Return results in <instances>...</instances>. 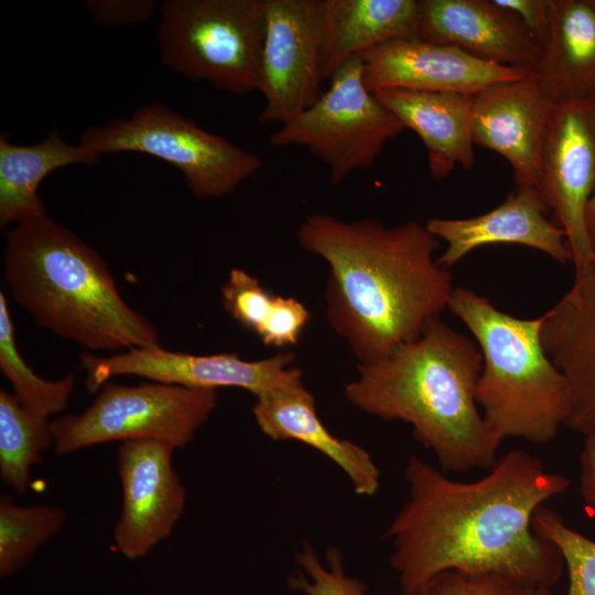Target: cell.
<instances>
[{
    "mask_svg": "<svg viewBox=\"0 0 595 595\" xmlns=\"http://www.w3.org/2000/svg\"><path fill=\"white\" fill-rule=\"evenodd\" d=\"M225 311L264 345H296L311 318L295 298L274 295L244 269L234 268L221 286Z\"/></svg>",
    "mask_w": 595,
    "mask_h": 595,
    "instance_id": "obj_24",
    "label": "cell"
},
{
    "mask_svg": "<svg viewBox=\"0 0 595 595\" xmlns=\"http://www.w3.org/2000/svg\"><path fill=\"white\" fill-rule=\"evenodd\" d=\"M3 281L42 328L88 350L161 346L154 324L120 294L101 256L50 216L11 227Z\"/></svg>",
    "mask_w": 595,
    "mask_h": 595,
    "instance_id": "obj_4",
    "label": "cell"
},
{
    "mask_svg": "<svg viewBox=\"0 0 595 595\" xmlns=\"http://www.w3.org/2000/svg\"><path fill=\"white\" fill-rule=\"evenodd\" d=\"M329 80L318 100L282 123L269 143L306 148L338 185L350 173L372 166L387 142L405 127L367 88L359 55L344 62Z\"/></svg>",
    "mask_w": 595,
    "mask_h": 595,
    "instance_id": "obj_9",
    "label": "cell"
},
{
    "mask_svg": "<svg viewBox=\"0 0 595 595\" xmlns=\"http://www.w3.org/2000/svg\"><path fill=\"white\" fill-rule=\"evenodd\" d=\"M374 94L405 127L414 131L428 151L430 174L441 180L456 165L470 170L475 163L472 133L473 97L457 93L398 88Z\"/></svg>",
    "mask_w": 595,
    "mask_h": 595,
    "instance_id": "obj_20",
    "label": "cell"
},
{
    "mask_svg": "<svg viewBox=\"0 0 595 595\" xmlns=\"http://www.w3.org/2000/svg\"><path fill=\"white\" fill-rule=\"evenodd\" d=\"M296 238L327 262L326 316L359 364L414 340L447 307L452 275L434 258L439 239L425 225L312 214Z\"/></svg>",
    "mask_w": 595,
    "mask_h": 595,
    "instance_id": "obj_2",
    "label": "cell"
},
{
    "mask_svg": "<svg viewBox=\"0 0 595 595\" xmlns=\"http://www.w3.org/2000/svg\"><path fill=\"white\" fill-rule=\"evenodd\" d=\"M252 414L260 431L273 441H296L320 452L348 478L354 491L371 497L380 487V470L357 443L333 435L320 419L314 396L303 380L263 392Z\"/></svg>",
    "mask_w": 595,
    "mask_h": 595,
    "instance_id": "obj_19",
    "label": "cell"
},
{
    "mask_svg": "<svg viewBox=\"0 0 595 595\" xmlns=\"http://www.w3.org/2000/svg\"><path fill=\"white\" fill-rule=\"evenodd\" d=\"M291 351L245 360L236 353L194 355L161 346L133 348L110 356L84 353L82 367L90 393L117 376H138L151 381L196 389L240 388L255 397L302 379Z\"/></svg>",
    "mask_w": 595,
    "mask_h": 595,
    "instance_id": "obj_11",
    "label": "cell"
},
{
    "mask_svg": "<svg viewBox=\"0 0 595 595\" xmlns=\"http://www.w3.org/2000/svg\"><path fill=\"white\" fill-rule=\"evenodd\" d=\"M100 156L88 148L66 142L57 129L35 144H15L0 137V228L47 215L39 190L57 169L93 165Z\"/></svg>",
    "mask_w": 595,
    "mask_h": 595,
    "instance_id": "obj_23",
    "label": "cell"
},
{
    "mask_svg": "<svg viewBox=\"0 0 595 595\" xmlns=\"http://www.w3.org/2000/svg\"><path fill=\"white\" fill-rule=\"evenodd\" d=\"M418 20V0H322L323 80L353 56L393 40L416 37Z\"/></svg>",
    "mask_w": 595,
    "mask_h": 595,
    "instance_id": "obj_22",
    "label": "cell"
},
{
    "mask_svg": "<svg viewBox=\"0 0 595 595\" xmlns=\"http://www.w3.org/2000/svg\"><path fill=\"white\" fill-rule=\"evenodd\" d=\"M416 39L458 46L486 62L532 71L541 46L520 18L494 0H418Z\"/></svg>",
    "mask_w": 595,
    "mask_h": 595,
    "instance_id": "obj_16",
    "label": "cell"
},
{
    "mask_svg": "<svg viewBox=\"0 0 595 595\" xmlns=\"http://www.w3.org/2000/svg\"><path fill=\"white\" fill-rule=\"evenodd\" d=\"M580 495L595 516V434L586 435L580 455Z\"/></svg>",
    "mask_w": 595,
    "mask_h": 595,
    "instance_id": "obj_33",
    "label": "cell"
},
{
    "mask_svg": "<svg viewBox=\"0 0 595 595\" xmlns=\"http://www.w3.org/2000/svg\"><path fill=\"white\" fill-rule=\"evenodd\" d=\"M551 106L532 73L490 85L473 97L474 144L504 156L512 167L517 186L539 188Z\"/></svg>",
    "mask_w": 595,
    "mask_h": 595,
    "instance_id": "obj_15",
    "label": "cell"
},
{
    "mask_svg": "<svg viewBox=\"0 0 595 595\" xmlns=\"http://www.w3.org/2000/svg\"><path fill=\"white\" fill-rule=\"evenodd\" d=\"M480 371L478 346L435 316L414 340L359 364L345 397L369 415L409 424L443 473L489 470L502 439L478 409Z\"/></svg>",
    "mask_w": 595,
    "mask_h": 595,
    "instance_id": "obj_3",
    "label": "cell"
},
{
    "mask_svg": "<svg viewBox=\"0 0 595 595\" xmlns=\"http://www.w3.org/2000/svg\"><path fill=\"white\" fill-rule=\"evenodd\" d=\"M550 589L500 573L448 570L435 575L422 595H551Z\"/></svg>",
    "mask_w": 595,
    "mask_h": 595,
    "instance_id": "obj_30",
    "label": "cell"
},
{
    "mask_svg": "<svg viewBox=\"0 0 595 595\" xmlns=\"http://www.w3.org/2000/svg\"><path fill=\"white\" fill-rule=\"evenodd\" d=\"M531 73L552 105L595 97V0H552L549 36Z\"/></svg>",
    "mask_w": 595,
    "mask_h": 595,
    "instance_id": "obj_21",
    "label": "cell"
},
{
    "mask_svg": "<svg viewBox=\"0 0 595 595\" xmlns=\"http://www.w3.org/2000/svg\"><path fill=\"white\" fill-rule=\"evenodd\" d=\"M294 559L298 571L286 580L292 591L304 595H371L365 583L346 574L344 555L335 547L327 548L325 563L309 542L302 545Z\"/></svg>",
    "mask_w": 595,
    "mask_h": 595,
    "instance_id": "obj_29",
    "label": "cell"
},
{
    "mask_svg": "<svg viewBox=\"0 0 595 595\" xmlns=\"http://www.w3.org/2000/svg\"><path fill=\"white\" fill-rule=\"evenodd\" d=\"M261 123H284L322 96V0H264Z\"/></svg>",
    "mask_w": 595,
    "mask_h": 595,
    "instance_id": "obj_12",
    "label": "cell"
},
{
    "mask_svg": "<svg viewBox=\"0 0 595 595\" xmlns=\"http://www.w3.org/2000/svg\"><path fill=\"white\" fill-rule=\"evenodd\" d=\"M532 528L560 550L569 575L566 595H595V541L569 527L545 505L534 512Z\"/></svg>",
    "mask_w": 595,
    "mask_h": 595,
    "instance_id": "obj_28",
    "label": "cell"
},
{
    "mask_svg": "<svg viewBox=\"0 0 595 595\" xmlns=\"http://www.w3.org/2000/svg\"><path fill=\"white\" fill-rule=\"evenodd\" d=\"M158 13L165 67L230 94L259 90L264 0H166Z\"/></svg>",
    "mask_w": 595,
    "mask_h": 595,
    "instance_id": "obj_6",
    "label": "cell"
},
{
    "mask_svg": "<svg viewBox=\"0 0 595 595\" xmlns=\"http://www.w3.org/2000/svg\"><path fill=\"white\" fill-rule=\"evenodd\" d=\"M447 307L469 329L482 354L476 401L502 439L534 444L555 439L570 394L542 342L544 315L519 318L467 288H454Z\"/></svg>",
    "mask_w": 595,
    "mask_h": 595,
    "instance_id": "obj_5",
    "label": "cell"
},
{
    "mask_svg": "<svg viewBox=\"0 0 595 595\" xmlns=\"http://www.w3.org/2000/svg\"><path fill=\"white\" fill-rule=\"evenodd\" d=\"M538 191L565 235L575 277L595 264L586 210L595 193V97L553 104Z\"/></svg>",
    "mask_w": 595,
    "mask_h": 595,
    "instance_id": "obj_10",
    "label": "cell"
},
{
    "mask_svg": "<svg viewBox=\"0 0 595 595\" xmlns=\"http://www.w3.org/2000/svg\"><path fill=\"white\" fill-rule=\"evenodd\" d=\"M543 315L544 349L569 387L564 425L595 434V264Z\"/></svg>",
    "mask_w": 595,
    "mask_h": 595,
    "instance_id": "obj_17",
    "label": "cell"
},
{
    "mask_svg": "<svg viewBox=\"0 0 595 595\" xmlns=\"http://www.w3.org/2000/svg\"><path fill=\"white\" fill-rule=\"evenodd\" d=\"M408 498L389 523V563L401 595H422L448 570L494 572L551 588L565 567L560 550L532 528L534 512L570 480L511 450L484 477L459 482L418 456L404 467Z\"/></svg>",
    "mask_w": 595,
    "mask_h": 595,
    "instance_id": "obj_1",
    "label": "cell"
},
{
    "mask_svg": "<svg viewBox=\"0 0 595 595\" xmlns=\"http://www.w3.org/2000/svg\"><path fill=\"white\" fill-rule=\"evenodd\" d=\"M66 512L52 505L19 506L0 499V576L21 570L34 553L65 526Z\"/></svg>",
    "mask_w": 595,
    "mask_h": 595,
    "instance_id": "obj_27",
    "label": "cell"
},
{
    "mask_svg": "<svg viewBox=\"0 0 595 595\" xmlns=\"http://www.w3.org/2000/svg\"><path fill=\"white\" fill-rule=\"evenodd\" d=\"M537 188L517 186L504 203L470 218H430L425 226L446 249L437 262L450 268L472 250L487 245L513 244L540 250L552 259L571 261L564 231L549 220V212Z\"/></svg>",
    "mask_w": 595,
    "mask_h": 595,
    "instance_id": "obj_18",
    "label": "cell"
},
{
    "mask_svg": "<svg viewBox=\"0 0 595 595\" xmlns=\"http://www.w3.org/2000/svg\"><path fill=\"white\" fill-rule=\"evenodd\" d=\"M371 91L398 88L475 96L496 83L523 78L530 69L483 61L451 44L398 39L359 54Z\"/></svg>",
    "mask_w": 595,
    "mask_h": 595,
    "instance_id": "obj_14",
    "label": "cell"
},
{
    "mask_svg": "<svg viewBox=\"0 0 595 595\" xmlns=\"http://www.w3.org/2000/svg\"><path fill=\"white\" fill-rule=\"evenodd\" d=\"M84 8L100 25L122 26L148 22L160 4L154 0H86Z\"/></svg>",
    "mask_w": 595,
    "mask_h": 595,
    "instance_id": "obj_31",
    "label": "cell"
},
{
    "mask_svg": "<svg viewBox=\"0 0 595 595\" xmlns=\"http://www.w3.org/2000/svg\"><path fill=\"white\" fill-rule=\"evenodd\" d=\"M79 143L99 156L118 152L155 156L175 166L197 198L231 194L262 166L255 153L161 102L148 104L128 118L88 127Z\"/></svg>",
    "mask_w": 595,
    "mask_h": 595,
    "instance_id": "obj_7",
    "label": "cell"
},
{
    "mask_svg": "<svg viewBox=\"0 0 595 595\" xmlns=\"http://www.w3.org/2000/svg\"><path fill=\"white\" fill-rule=\"evenodd\" d=\"M217 403V390L149 381L106 382L83 412L52 420L54 450L66 455L107 442L160 441L188 445Z\"/></svg>",
    "mask_w": 595,
    "mask_h": 595,
    "instance_id": "obj_8",
    "label": "cell"
},
{
    "mask_svg": "<svg viewBox=\"0 0 595 595\" xmlns=\"http://www.w3.org/2000/svg\"><path fill=\"white\" fill-rule=\"evenodd\" d=\"M175 450L151 440L123 442L118 448L122 507L113 541L128 560L147 556L172 534L183 515L186 488L173 466Z\"/></svg>",
    "mask_w": 595,
    "mask_h": 595,
    "instance_id": "obj_13",
    "label": "cell"
},
{
    "mask_svg": "<svg viewBox=\"0 0 595 595\" xmlns=\"http://www.w3.org/2000/svg\"><path fill=\"white\" fill-rule=\"evenodd\" d=\"M586 226H587V232H588L589 241L592 245V249L595 256V193L592 196L587 206Z\"/></svg>",
    "mask_w": 595,
    "mask_h": 595,
    "instance_id": "obj_34",
    "label": "cell"
},
{
    "mask_svg": "<svg viewBox=\"0 0 595 595\" xmlns=\"http://www.w3.org/2000/svg\"><path fill=\"white\" fill-rule=\"evenodd\" d=\"M54 448L52 420L25 409L17 397L0 390V477L25 494L30 474L43 455Z\"/></svg>",
    "mask_w": 595,
    "mask_h": 595,
    "instance_id": "obj_25",
    "label": "cell"
},
{
    "mask_svg": "<svg viewBox=\"0 0 595 595\" xmlns=\"http://www.w3.org/2000/svg\"><path fill=\"white\" fill-rule=\"evenodd\" d=\"M498 6L515 12L541 46L548 40L552 0H494Z\"/></svg>",
    "mask_w": 595,
    "mask_h": 595,
    "instance_id": "obj_32",
    "label": "cell"
},
{
    "mask_svg": "<svg viewBox=\"0 0 595 595\" xmlns=\"http://www.w3.org/2000/svg\"><path fill=\"white\" fill-rule=\"evenodd\" d=\"M0 370L10 382L13 394L29 411L45 418L63 412L76 387V375L58 380L40 377L25 363L17 346L15 329L8 299L0 291Z\"/></svg>",
    "mask_w": 595,
    "mask_h": 595,
    "instance_id": "obj_26",
    "label": "cell"
}]
</instances>
